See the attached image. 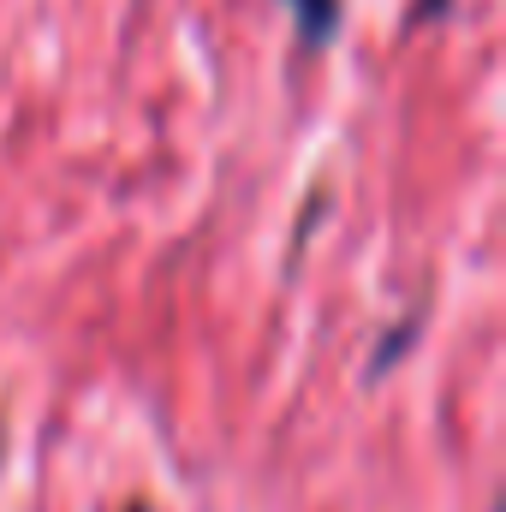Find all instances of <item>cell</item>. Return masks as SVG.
<instances>
[{"mask_svg":"<svg viewBox=\"0 0 506 512\" xmlns=\"http://www.w3.org/2000/svg\"><path fill=\"white\" fill-rule=\"evenodd\" d=\"M298 24V42L304 48H328L340 36V0H280Z\"/></svg>","mask_w":506,"mask_h":512,"instance_id":"1","label":"cell"}]
</instances>
